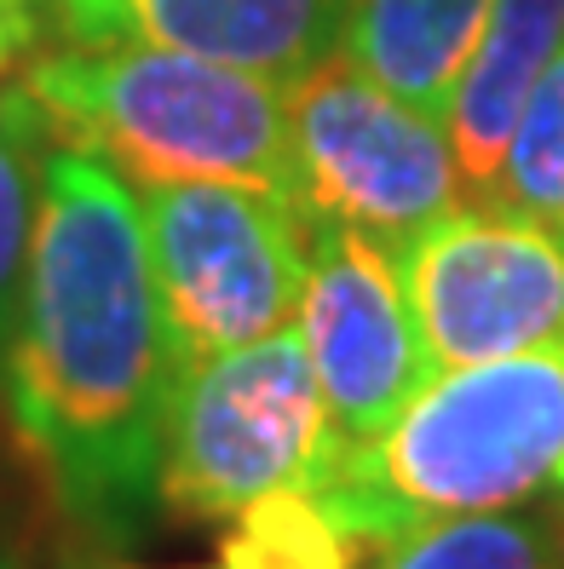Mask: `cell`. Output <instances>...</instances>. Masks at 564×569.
<instances>
[{
  "mask_svg": "<svg viewBox=\"0 0 564 569\" xmlns=\"http://www.w3.org/2000/svg\"><path fill=\"white\" fill-rule=\"evenodd\" d=\"M375 569H564V500L420 523Z\"/></svg>",
  "mask_w": 564,
  "mask_h": 569,
  "instance_id": "7c38bea8",
  "label": "cell"
},
{
  "mask_svg": "<svg viewBox=\"0 0 564 569\" xmlns=\"http://www.w3.org/2000/svg\"><path fill=\"white\" fill-rule=\"evenodd\" d=\"M352 0H29L52 47H168L254 70L306 76L340 47Z\"/></svg>",
  "mask_w": 564,
  "mask_h": 569,
  "instance_id": "9c48e42d",
  "label": "cell"
},
{
  "mask_svg": "<svg viewBox=\"0 0 564 569\" xmlns=\"http://www.w3.org/2000/svg\"><path fill=\"white\" fill-rule=\"evenodd\" d=\"M132 196L161 311L185 357L265 340L300 317L311 264L306 208L230 179L132 184Z\"/></svg>",
  "mask_w": 564,
  "mask_h": 569,
  "instance_id": "5b68a950",
  "label": "cell"
},
{
  "mask_svg": "<svg viewBox=\"0 0 564 569\" xmlns=\"http://www.w3.org/2000/svg\"><path fill=\"white\" fill-rule=\"evenodd\" d=\"M41 23L29 12V0H0V92H7V76L23 52H36Z\"/></svg>",
  "mask_w": 564,
  "mask_h": 569,
  "instance_id": "2e32d148",
  "label": "cell"
},
{
  "mask_svg": "<svg viewBox=\"0 0 564 569\" xmlns=\"http://www.w3.org/2000/svg\"><path fill=\"white\" fill-rule=\"evenodd\" d=\"M121 569H132V563H121ZM208 569H225V563H208Z\"/></svg>",
  "mask_w": 564,
  "mask_h": 569,
  "instance_id": "ac0fdd59",
  "label": "cell"
},
{
  "mask_svg": "<svg viewBox=\"0 0 564 569\" xmlns=\"http://www.w3.org/2000/svg\"><path fill=\"white\" fill-rule=\"evenodd\" d=\"M0 569H29L23 558H12V552H0Z\"/></svg>",
  "mask_w": 564,
  "mask_h": 569,
  "instance_id": "e0dca14e",
  "label": "cell"
},
{
  "mask_svg": "<svg viewBox=\"0 0 564 569\" xmlns=\"http://www.w3.org/2000/svg\"><path fill=\"white\" fill-rule=\"evenodd\" d=\"M311 495L363 558L438 518L564 500V340L438 368L375 443L335 449Z\"/></svg>",
  "mask_w": 564,
  "mask_h": 569,
  "instance_id": "7a4b0ae2",
  "label": "cell"
},
{
  "mask_svg": "<svg viewBox=\"0 0 564 569\" xmlns=\"http://www.w3.org/2000/svg\"><path fill=\"white\" fill-rule=\"evenodd\" d=\"M225 569H363V547L311 489H277L243 507L219 541Z\"/></svg>",
  "mask_w": 564,
  "mask_h": 569,
  "instance_id": "5bb4252c",
  "label": "cell"
},
{
  "mask_svg": "<svg viewBox=\"0 0 564 569\" xmlns=\"http://www.w3.org/2000/svg\"><path fill=\"white\" fill-rule=\"evenodd\" d=\"M179 368L132 184L98 156L47 150L0 397L58 512L98 547L139 541L161 512V431Z\"/></svg>",
  "mask_w": 564,
  "mask_h": 569,
  "instance_id": "6da1fadb",
  "label": "cell"
},
{
  "mask_svg": "<svg viewBox=\"0 0 564 569\" xmlns=\"http://www.w3.org/2000/svg\"><path fill=\"white\" fill-rule=\"evenodd\" d=\"M558 41H564V0H495L478 29L473 58L444 110L449 144L461 161V184L478 202H489L518 110H524L530 87L542 81Z\"/></svg>",
  "mask_w": 564,
  "mask_h": 569,
  "instance_id": "30bf717a",
  "label": "cell"
},
{
  "mask_svg": "<svg viewBox=\"0 0 564 569\" xmlns=\"http://www.w3.org/2000/svg\"><path fill=\"white\" fill-rule=\"evenodd\" d=\"M335 460V426L300 328L185 357L161 431V512L230 523L277 489H311Z\"/></svg>",
  "mask_w": 564,
  "mask_h": 569,
  "instance_id": "277c9868",
  "label": "cell"
},
{
  "mask_svg": "<svg viewBox=\"0 0 564 569\" xmlns=\"http://www.w3.org/2000/svg\"><path fill=\"white\" fill-rule=\"evenodd\" d=\"M294 328L317 368L335 449L375 443L438 375L397 253L346 224L311 219V264Z\"/></svg>",
  "mask_w": 564,
  "mask_h": 569,
  "instance_id": "ba28073f",
  "label": "cell"
},
{
  "mask_svg": "<svg viewBox=\"0 0 564 569\" xmlns=\"http://www.w3.org/2000/svg\"><path fill=\"white\" fill-rule=\"evenodd\" d=\"M438 368L564 340V230L518 208H449L397 248Z\"/></svg>",
  "mask_w": 564,
  "mask_h": 569,
  "instance_id": "52a82bcc",
  "label": "cell"
},
{
  "mask_svg": "<svg viewBox=\"0 0 564 569\" xmlns=\"http://www.w3.org/2000/svg\"><path fill=\"white\" fill-rule=\"evenodd\" d=\"M288 139L306 213L363 230L392 253L467 196L449 127L357 70L346 52H328L288 81Z\"/></svg>",
  "mask_w": 564,
  "mask_h": 569,
  "instance_id": "8992f818",
  "label": "cell"
},
{
  "mask_svg": "<svg viewBox=\"0 0 564 569\" xmlns=\"http://www.w3.org/2000/svg\"><path fill=\"white\" fill-rule=\"evenodd\" d=\"M47 121L29 98L23 76L0 92V380H7L12 333L23 311L29 253H36L41 219V173H47Z\"/></svg>",
  "mask_w": 564,
  "mask_h": 569,
  "instance_id": "4fadbf2b",
  "label": "cell"
},
{
  "mask_svg": "<svg viewBox=\"0 0 564 569\" xmlns=\"http://www.w3.org/2000/svg\"><path fill=\"white\" fill-rule=\"evenodd\" d=\"M23 87L58 150L110 161L127 184L230 179L306 208L288 81L168 47H47Z\"/></svg>",
  "mask_w": 564,
  "mask_h": 569,
  "instance_id": "3957f363",
  "label": "cell"
},
{
  "mask_svg": "<svg viewBox=\"0 0 564 569\" xmlns=\"http://www.w3.org/2000/svg\"><path fill=\"white\" fill-rule=\"evenodd\" d=\"M489 202L536 213V219L564 230V41L547 58L542 81L530 87V98H524Z\"/></svg>",
  "mask_w": 564,
  "mask_h": 569,
  "instance_id": "9a60e30c",
  "label": "cell"
},
{
  "mask_svg": "<svg viewBox=\"0 0 564 569\" xmlns=\"http://www.w3.org/2000/svg\"><path fill=\"white\" fill-rule=\"evenodd\" d=\"M489 7L495 0H352L335 52L444 121Z\"/></svg>",
  "mask_w": 564,
  "mask_h": 569,
  "instance_id": "8fae6325",
  "label": "cell"
}]
</instances>
